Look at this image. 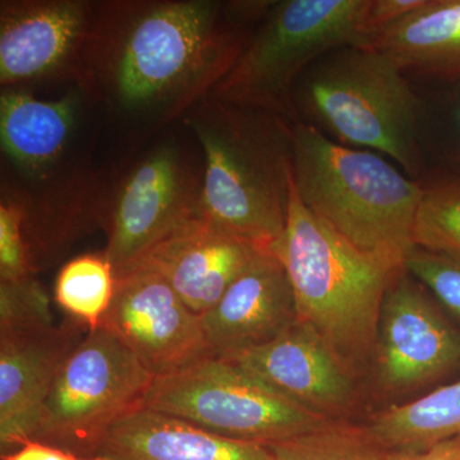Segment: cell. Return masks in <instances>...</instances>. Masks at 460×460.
Instances as JSON below:
<instances>
[{
	"mask_svg": "<svg viewBox=\"0 0 460 460\" xmlns=\"http://www.w3.org/2000/svg\"><path fill=\"white\" fill-rule=\"evenodd\" d=\"M142 405L266 447L341 422L305 410L238 362L217 357L154 378Z\"/></svg>",
	"mask_w": 460,
	"mask_h": 460,
	"instance_id": "cell-7",
	"label": "cell"
},
{
	"mask_svg": "<svg viewBox=\"0 0 460 460\" xmlns=\"http://www.w3.org/2000/svg\"><path fill=\"white\" fill-rule=\"evenodd\" d=\"M80 96L36 99L22 90L0 96V142L4 155L29 177L47 178L59 164L74 136Z\"/></svg>",
	"mask_w": 460,
	"mask_h": 460,
	"instance_id": "cell-19",
	"label": "cell"
},
{
	"mask_svg": "<svg viewBox=\"0 0 460 460\" xmlns=\"http://www.w3.org/2000/svg\"><path fill=\"white\" fill-rule=\"evenodd\" d=\"M83 339L77 323L0 330L2 454L35 438L54 381Z\"/></svg>",
	"mask_w": 460,
	"mask_h": 460,
	"instance_id": "cell-13",
	"label": "cell"
},
{
	"mask_svg": "<svg viewBox=\"0 0 460 460\" xmlns=\"http://www.w3.org/2000/svg\"><path fill=\"white\" fill-rule=\"evenodd\" d=\"M377 383L407 393L460 370V329L422 284L407 271L387 289L376 345Z\"/></svg>",
	"mask_w": 460,
	"mask_h": 460,
	"instance_id": "cell-10",
	"label": "cell"
},
{
	"mask_svg": "<svg viewBox=\"0 0 460 460\" xmlns=\"http://www.w3.org/2000/svg\"><path fill=\"white\" fill-rule=\"evenodd\" d=\"M277 256L292 286L296 320L313 329L354 374L374 353L384 299L401 271L345 241L301 201L295 184Z\"/></svg>",
	"mask_w": 460,
	"mask_h": 460,
	"instance_id": "cell-5",
	"label": "cell"
},
{
	"mask_svg": "<svg viewBox=\"0 0 460 460\" xmlns=\"http://www.w3.org/2000/svg\"><path fill=\"white\" fill-rule=\"evenodd\" d=\"M293 184L314 215L393 271L404 270L422 187L380 154L293 122Z\"/></svg>",
	"mask_w": 460,
	"mask_h": 460,
	"instance_id": "cell-4",
	"label": "cell"
},
{
	"mask_svg": "<svg viewBox=\"0 0 460 460\" xmlns=\"http://www.w3.org/2000/svg\"><path fill=\"white\" fill-rule=\"evenodd\" d=\"M305 410L341 420L353 407V372L307 325L296 320L270 343L234 359Z\"/></svg>",
	"mask_w": 460,
	"mask_h": 460,
	"instance_id": "cell-15",
	"label": "cell"
},
{
	"mask_svg": "<svg viewBox=\"0 0 460 460\" xmlns=\"http://www.w3.org/2000/svg\"><path fill=\"white\" fill-rule=\"evenodd\" d=\"M184 118L204 159L199 215L277 255L292 195V120L210 96Z\"/></svg>",
	"mask_w": 460,
	"mask_h": 460,
	"instance_id": "cell-2",
	"label": "cell"
},
{
	"mask_svg": "<svg viewBox=\"0 0 460 460\" xmlns=\"http://www.w3.org/2000/svg\"><path fill=\"white\" fill-rule=\"evenodd\" d=\"M425 2L426 0H368L362 18L361 41L374 33L395 25L402 18L422 7Z\"/></svg>",
	"mask_w": 460,
	"mask_h": 460,
	"instance_id": "cell-28",
	"label": "cell"
},
{
	"mask_svg": "<svg viewBox=\"0 0 460 460\" xmlns=\"http://www.w3.org/2000/svg\"><path fill=\"white\" fill-rule=\"evenodd\" d=\"M368 0H280L210 98L292 120L293 87L323 54L361 41ZM293 122V120H292Z\"/></svg>",
	"mask_w": 460,
	"mask_h": 460,
	"instance_id": "cell-6",
	"label": "cell"
},
{
	"mask_svg": "<svg viewBox=\"0 0 460 460\" xmlns=\"http://www.w3.org/2000/svg\"><path fill=\"white\" fill-rule=\"evenodd\" d=\"M269 2L140 0L98 5L77 83L133 118L172 120L210 96Z\"/></svg>",
	"mask_w": 460,
	"mask_h": 460,
	"instance_id": "cell-1",
	"label": "cell"
},
{
	"mask_svg": "<svg viewBox=\"0 0 460 460\" xmlns=\"http://www.w3.org/2000/svg\"><path fill=\"white\" fill-rule=\"evenodd\" d=\"M102 328L111 332L154 378L213 357L201 316L154 269L136 266L117 278Z\"/></svg>",
	"mask_w": 460,
	"mask_h": 460,
	"instance_id": "cell-11",
	"label": "cell"
},
{
	"mask_svg": "<svg viewBox=\"0 0 460 460\" xmlns=\"http://www.w3.org/2000/svg\"><path fill=\"white\" fill-rule=\"evenodd\" d=\"M154 376L107 329L89 330L66 358L32 440L89 458L102 432L140 407Z\"/></svg>",
	"mask_w": 460,
	"mask_h": 460,
	"instance_id": "cell-8",
	"label": "cell"
},
{
	"mask_svg": "<svg viewBox=\"0 0 460 460\" xmlns=\"http://www.w3.org/2000/svg\"><path fill=\"white\" fill-rule=\"evenodd\" d=\"M385 460H460V436L447 438L420 452H386Z\"/></svg>",
	"mask_w": 460,
	"mask_h": 460,
	"instance_id": "cell-30",
	"label": "cell"
},
{
	"mask_svg": "<svg viewBox=\"0 0 460 460\" xmlns=\"http://www.w3.org/2000/svg\"><path fill=\"white\" fill-rule=\"evenodd\" d=\"M404 270L460 323V257L413 247L405 259Z\"/></svg>",
	"mask_w": 460,
	"mask_h": 460,
	"instance_id": "cell-25",
	"label": "cell"
},
{
	"mask_svg": "<svg viewBox=\"0 0 460 460\" xmlns=\"http://www.w3.org/2000/svg\"><path fill=\"white\" fill-rule=\"evenodd\" d=\"M259 252L263 251L199 215L163 239L136 266L159 272L201 316L220 301Z\"/></svg>",
	"mask_w": 460,
	"mask_h": 460,
	"instance_id": "cell-16",
	"label": "cell"
},
{
	"mask_svg": "<svg viewBox=\"0 0 460 460\" xmlns=\"http://www.w3.org/2000/svg\"><path fill=\"white\" fill-rule=\"evenodd\" d=\"M365 431L385 452H420L460 436V380L380 411Z\"/></svg>",
	"mask_w": 460,
	"mask_h": 460,
	"instance_id": "cell-20",
	"label": "cell"
},
{
	"mask_svg": "<svg viewBox=\"0 0 460 460\" xmlns=\"http://www.w3.org/2000/svg\"><path fill=\"white\" fill-rule=\"evenodd\" d=\"M117 277L105 253H89L66 262L56 280L54 296L66 314L89 330L102 326L113 302Z\"/></svg>",
	"mask_w": 460,
	"mask_h": 460,
	"instance_id": "cell-22",
	"label": "cell"
},
{
	"mask_svg": "<svg viewBox=\"0 0 460 460\" xmlns=\"http://www.w3.org/2000/svg\"><path fill=\"white\" fill-rule=\"evenodd\" d=\"M204 165L184 148L166 142L138 160L108 195L105 256L115 277L199 215Z\"/></svg>",
	"mask_w": 460,
	"mask_h": 460,
	"instance_id": "cell-9",
	"label": "cell"
},
{
	"mask_svg": "<svg viewBox=\"0 0 460 460\" xmlns=\"http://www.w3.org/2000/svg\"><path fill=\"white\" fill-rule=\"evenodd\" d=\"M23 211L16 192L3 190L0 201V281L36 277L22 234Z\"/></svg>",
	"mask_w": 460,
	"mask_h": 460,
	"instance_id": "cell-27",
	"label": "cell"
},
{
	"mask_svg": "<svg viewBox=\"0 0 460 460\" xmlns=\"http://www.w3.org/2000/svg\"><path fill=\"white\" fill-rule=\"evenodd\" d=\"M420 183L414 247L460 257V177L429 175Z\"/></svg>",
	"mask_w": 460,
	"mask_h": 460,
	"instance_id": "cell-23",
	"label": "cell"
},
{
	"mask_svg": "<svg viewBox=\"0 0 460 460\" xmlns=\"http://www.w3.org/2000/svg\"><path fill=\"white\" fill-rule=\"evenodd\" d=\"M51 323L49 296L38 278L0 281V330Z\"/></svg>",
	"mask_w": 460,
	"mask_h": 460,
	"instance_id": "cell-26",
	"label": "cell"
},
{
	"mask_svg": "<svg viewBox=\"0 0 460 460\" xmlns=\"http://www.w3.org/2000/svg\"><path fill=\"white\" fill-rule=\"evenodd\" d=\"M98 4L86 0H5L0 5L3 87L80 77Z\"/></svg>",
	"mask_w": 460,
	"mask_h": 460,
	"instance_id": "cell-12",
	"label": "cell"
},
{
	"mask_svg": "<svg viewBox=\"0 0 460 460\" xmlns=\"http://www.w3.org/2000/svg\"><path fill=\"white\" fill-rule=\"evenodd\" d=\"M416 89L422 102L420 144L428 172L436 164L426 175L460 177V83H420Z\"/></svg>",
	"mask_w": 460,
	"mask_h": 460,
	"instance_id": "cell-21",
	"label": "cell"
},
{
	"mask_svg": "<svg viewBox=\"0 0 460 460\" xmlns=\"http://www.w3.org/2000/svg\"><path fill=\"white\" fill-rule=\"evenodd\" d=\"M2 460H96L78 456L74 452L44 443L40 440H27L13 452L2 454Z\"/></svg>",
	"mask_w": 460,
	"mask_h": 460,
	"instance_id": "cell-29",
	"label": "cell"
},
{
	"mask_svg": "<svg viewBox=\"0 0 460 460\" xmlns=\"http://www.w3.org/2000/svg\"><path fill=\"white\" fill-rule=\"evenodd\" d=\"M420 109L411 78L385 53L361 44L314 60L290 98L293 122L308 124L344 146L383 154L417 181L428 174Z\"/></svg>",
	"mask_w": 460,
	"mask_h": 460,
	"instance_id": "cell-3",
	"label": "cell"
},
{
	"mask_svg": "<svg viewBox=\"0 0 460 460\" xmlns=\"http://www.w3.org/2000/svg\"><path fill=\"white\" fill-rule=\"evenodd\" d=\"M296 320L289 278L271 252L257 253L220 301L201 314L211 354L229 361L270 343Z\"/></svg>",
	"mask_w": 460,
	"mask_h": 460,
	"instance_id": "cell-14",
	"label": "cell"
},
{
	"mask_svg": "<svg viewBox=\"0 0 460 460\" xmlns=\"http://www.w3.org/2000/svg\"><path fill=\"white\" fill-rule=\"evenodd\" d=\"M89 458L96 460H272L266 445L232 440L140 407L127 411L98 438Z\"/></svg>",
	"mask_w": 460,
	"mask_h": 460,
	"instance_id": "cell-17",
	"label": "cell"
},
{
	"mask_svg": "<svg viewBox=\"0 0 460 460\" xmlns=\"http://www.w3.org/2000/svg\"><path fill=\"white\" fill-rule=\"evenodd\" d=\"M272 460H385V450L363 428L335 422L281 443L269 445Z\"/></svg>",
	"mask_w": 460,
	"mask_h": 460,
	"instance_id": "cell-24",
	"label": "cell"
},
{
	"mask_svg": "<svg viewBox=\"0 0 460 460\" xmlns=\"http://www.w3.org/2000/svg\"><path fill=\"white\" fill-rule=\"evenodd\" d=\"M359 44L385 53L411 80L460 83V0H426Z\"/></svg>",
	"mask_w": 460,
	"mask_h": 460,
	"instance_id": "cell-18",
	"label": "cell"
}]
</instances>
